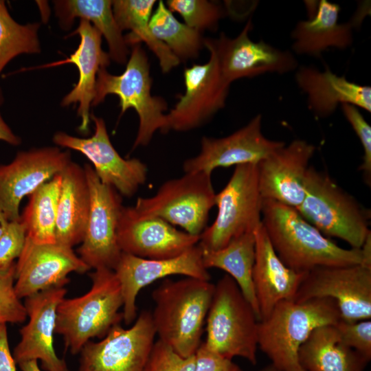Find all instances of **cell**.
Segmentation results:
<instances>
[{
  "mask_svg": "<svg viewBox=\"0 0 371 371\" xmlns=\"http://www.w3.org/2000/svg\"><path fill=\"white\" fill-rule=\"evenodd\" d=\"M151 85L148 57L140 43L132 46L122 74L113 75L102 67L97 75L92 106L102 102L107 95L115 94L120 99L121 115L131 108L138 115L139 128L133 149L147 146L156 131H165L167 103L162 98L151 94Z\"/></svg>",
  "mask_w": 371,
  "mask_h": 371,
  "instance_id": "cell-7",
  "label": "cell"
},
{
  "mask_svg": "<svg viewBox=\"0 0 371 371\" xmlns=\"http://www.w3.org/2000/svg\"><path fill=\"white\" fill-rule=\"evenodd\" d=\"M341 319L337 304L331 298L284 300L259 321L258 347L279 371H305L298 357L301 346L315 328L335 325Z\"/></svg>",
  "mask_w": 371,
  "mask_h": 371,
  "instance_id": "cell-3",
  "label": "cell"
},
{
  "mask_svg": "<svg viewBox=\"0 0 371 371\" xmlns=\"http://www.w3.org/2000/svg\"><path fill=\"white\" fill-rule=\"evenodd\" d=\"M3 94L0 89V105L3 103ZM0 141H3L7 144L16 146L19 145L21 140L19 137L13 133L12 129L4 121L0 113Z\"/></svg>",
  "mask_w": 371,
  "mask_h": 371,
  "instance_id": "cell-43",
  "label": "cell"
},
{
  "mask_svg": "<svg viewBox=\"0 0 371 371\" xmlns=\"http://www.w3.org/2000/svg\"><path fill=\"white\" fill-rule=\"evenodd\" d=\"M66 293L64 286L55 287L25 298L29 321L20 329L21 339L12 353L16 364L40 360L46 371H69L54 348L57 307Z\"/></svg>",
  "mask_w": 371,
  "mask_h": 371,
  "instance_id": "cell-21",
  "label": "cell"
},
{
  "mask_svg": "<svg viewBox=\"0 0 371 371\" xmlns=\"http://www.w3.org/2000/svg\"><path fill=\"white\" fill-rule=\"evenodd\" d=\"M95 131L89 138L57 132L53 142L83 154L93 164L100 181L115 189L121 196H133L147 179L146 165L137 158L124 159L112 145L104 120L93 113Z\"/></svg>",
  "mask_w": 371,
  "mask_h": 371,
  "instance_id": "cell-14",
  "label": "cell"
},
{
  "mask_svg": "<svg viewBox=\"0 0 371 371\" xmlns=\"http://www.w3.org/2000/svg\"><path fill=\"white\" fill-rule=\"evenodd\" d=\"M298 357L305 371H363L369 361L342 342L335 325L315 328L300 348Z\"/></svg>",
  "mask_w": 371,
  "mask_h": 371,
  "instance_id": "cell-28",
  "label": "cell"
},
{
  "mask_svg": "<svg viewBox=\"0 0 371 371\" xmlns=\"http://www.w3.org/2000/svg\"><path fill=\"white\" fill-rule=\"evenodd\" d=\"M149 25L153 35L180 60L196 58L204 47L201 32L179 22L161 0L151 15Z\"/></svg>",
  "mask_w": 371,
  "mask_h": 371,
  "instance_id": "cell-33",
  "label": "cell"
},
{
  "mask_svg": "<svg viewBox=\"0 0 371 371\" xmlns=\"http://www.w3.org/2000/svg\"><path fill=\"white\" fill-rule=\"evenodd\" d=\"M342 342L370 361L371 358V321L348 322L341 319L335 325Z\"/></svg>",
  "mask_w": 371,
  "mask_h": 371,
  "instance_id": "cell-39",
  "label": "cell"
},
{
  "mask_svg": "<svg viewBox=\"0 0 371 371\" xmlns=\"http://www.w3.org/2000/svg\"><path fill=\"white\" fill-rule=\"evenodd\" d=\"M215 284L194 278L165 279L152 293V320L159 340L183 357L194 355Z\"/></svg>",
  "mask_w": 371,
  "mask_h": 371,
  "instance_id": "cell-2",
  "label": "cell"
},
{
  "mask_svg": "<svg viewBox=\"0 0 371 371\" xmlns=\"http://www.w3.org/2000/svg\"><path fill=\"white\" fill-rule=\"evenodd\" d=\"M56 243L72 248L81 243L90 210V193L84 168L72 161L60 173Z\"/></svg>",
  "mask_w": 371,
  "mask_h": 371,
  "instance_id": "cell-26",
  "label": "cell"
},
{
  "mask_svg": "<svg viewBox=\"0 0 371 371\" xmlns=\"http://www.w3.org/2000/svg\"><path fill=\"white\" fill-rule=\"evenodd\" d=\"M195 355L183 357L170 346L155 341L144 371H194Z\"/></svg>",
  "mask_w": 371,
  "mask_h": 371,
  "instance_id": "cell-38",
  "label": "cell"
},
{
  "mask_svg": "<svg viewBox=\"0 0 371 371\" xmlns=\"http://www.w3.org/2000/svg\"><path fill=\"white\" fill-rule=\"evenodd\" d=\"M15 268L16 262L0 267V324H22L27 317L15 291Z\"/></svg>",
  "mask_w": 371,
  "mask_h": 371,
  "instance_id": "cell-36",
  "label": "cell"
},
{
  "mask_svg": "<svg viewBox=\"0 0 371 371\" xmlns=\"http://www.w3.org/2000/svg\"><path fill=\"white\" fill-rule=\"evenodd\" d=\"M19 366L22 371H41L36 360L23 362Z\"/></svg>",
  "mask_w": 371,
  "mask_h": 371,
  "instance_id": "cell-44",
  "label": "cell"
},
{
  "mask_svg": "<svg viewBox=\"0 0 371 371\" xmlns=\"http://www.w3.org/2000/svg\"><path fill=\"white\" fill-rule=\"evenodd\" d=\"M26 230L21 221H9L0 237V267L13 264L21 256L26 242Z\"/></svg>",
  "mask_w": 371,
  "mask_h": 371,
  "instance_id": "cell-40",
  "label": "cell"
},
{
  "mask_svg": "<svg viewBox=\"0 0 371 371\" xmlns=\"http://www.w3.org/2000/svg\"><path fill=\"white\" fill-rule=\"evenodd\" d=\"M262 223L280 259L295 271L308 272L318 267L345 266L363 262L361 249L339 246L294 207L263 199Z\"/></svg>",
  "mask_w": 371,
  "mask_h": 371,
  "instance_id": "cell-1",
  "label": "cell"
},
{
  "mask_svg": "<svg viewBox=\"0 0 371 371\" xmlns=\"http://www.w3.org/2000/svg\"><path fill=\"white\" fill-rule=\"evenodd\" d=\"M338 4L321 0L315 15L299 21L291 32L293 51L299 55L320 56L330 49H345L353 42L352 26L339 23Z\"/></svg>",
  "mask_w": 371,
  "mask_h": 371,
  "instance_id": "cell-27",
  "label": "cell"
},
{
  "mask_svg": "<svg viewBox=\"0 0 371 371\" xmlns=\"http://www.w3.org/2000/svg\"><path fill=\"white\" fill-rule=\"evenodd\" d=\"M91 287L84 295L64 297L56 311L55 333L60 335L66 350L79 353L91 339L103 338L123 319L120 282L113 270L95 269L90 274Z\"/></svg>",
  "mask_w": 371,
  "mask_h": 371,
  "instance_id": "cell-4",
  "label": "cell"
},
{
  "mask_svg": "<svg viewBox=\"0 0 371 371\" xmlns=\"http://www.w3.org/2000/svg\"><path fill=\"white\" fill-rule=\"evenodd\" d=\"M252 282L259 321L267 318L280 302L293 300L307 272L286 266L276 253L262 223L255 231Z\"/></svg>",
  "mask_w": 371,
  "mask_h": 371,
  "instance_id": "cell-23",
  "label": "cell"
},
{
  "mask_svg": "<svg viewBox=\"0 0 371 371\" xmlns=\"http://www.w3.org/2000/svg\"><path fill=\"white\" fill-rule=\"evenodd\" d=\"M259 371H279L276 369L272 364H269L264 368H262Z\"/></svg>",
  "mask_w": 371,
  "mask_h": 371,
  "instance_id": "cell-46",
  "label": "cell"
},
{
  "mask_svg": "<svg viewBox=\"0 0 371 371\" xmlns=\"http://www.w3.org/2000/svg\"><path fill=\"white\" fill-rule=\"evenodd\" d=\"M61 181L60 173L28 196V203L20 220L25 227L27 238L34 243H56L57 205Z\"/></svg>",
  "mask_w": 371,
  "mask_h": 371,
  "instance_id": "cell-32",
  "label": "cell"
},
{
  "mask_svg": "<svg viewBox=\"0 0 371 371\" xmlns=\"http://www.w3.org/2000/svg\"><path fill=\"white\" fill-rule=\"evenodd\" d=\"M305 197L295 208L328 238H337L361 249L371 234L370 212L329 174L309 166L304 179Z\"/></svg>",
  "mask_w": 371,
  "mask_h": 371,
  "instance_id": "cell-5",
  "label": "cell"
},
{
  "mask_svg": "<svg viewBox=\"0 0 371 371\" xmlns=\"http://www.w3.org/2000/svg\"><path fill=\"white\" fill-rule=\"evenodd\" d=\"M251 26L249 19L234 38L221 33L218 38L204 39V47L214 50L221 73L228 82L267 73L283 74L297 68V60L290 51L281 50L263 41L251 40L249 32Z\"/></svg>",
  "mask_w": 371,
  "mask_h": 371,
  "instance_id": "cell-16",
  "label": "cell"
},
{
  "mask_svg": "<svg viewBox=\"0 0 371 371\" xmlns=\"http://www.w3.org/2000/svg\"><path fill=\"white\" fill-rule=\"evenodd\" d=\"M155 3V0L112 1L113 13L121 31L130 30L124 36L126 44L133 46L144 42L158 58L162 72L168 73L181 60L153 35L150 28L149 21Z\"/></svg>",
  "mask_w": 371,
  "mask_h": 371,
  "instance_id": "cell-30",
  "label": "cell"
},
{
  "mask_svg": "<svg viewBox=\"0 0 371 371\" xmlns=\"http://www.w3.org/2000/svg\"><path fill=\"white\" fill-rule=\"evenodd\" d=\"M295 79L307 96L308 109L319 117L330 115L343 104L371 112L370 87L351 82L329 68L322 71L313 67L301 66L297 69Z\"/></svg>",
  "mask_w": 371,
  "mask_h": 371,
  "instance_id": "cell-25",
  "label": "cell"
},
{
  "mask_svg": "<svg viewBox=\"0 0 371 371\" xmlns=\"http://www.w3.org/2000/svg\"><path fill=\"white\" fill-rule=\"evenodd\" d=\"M38 23L21 25L10 16L4 1L0 0V74L5 67L22 54L41 52Z\"/></svg>",
  "mask_w": 371,
  "mask_h": 371,
  "instance_id": "cell-34",
  "label": "cell"
},
{
  "mask_svg": "<svg viewBox=\"0 0 371 371\" xmlns=\"http://www.w3.org/2000/svg\"><path fill=\"white\" fill-rule=\"evenodd\" d=\"M84 170L90 193V210L85 235L77 251L89 269L114 270L122 254L117 230L123 208L120 194L103 184L93 167L85 164Z\"/></svg>",
  "mask_w": 371,
  "mask_h": 371,
  "instance_id": "cell-10",
  "label": "cell"
},
{
  "mask_svg": "<svg viewBox=\"0 0 371 371\" xmlns=\"http://www.w3.org/2000/svg\"><path fill=\"white\" fill-rule=\"evenodd\" d=\"M202 65L194 64L183 71L185 92L166 114L164 133L183 132L202 126L225 105L230 83L223 77L214 50Z\"/></svg>",
  "mask_w": 371,
  "mask_h": 371,
  "instance_id": "cell-13",
  "label": "cell"
},
{
  "mask_svg": "<svg viewBox=\"0 0 371 371\" xmlns=\"http://www.w3.org/2000/svg\"><path fill=\"white\" fill-rule=\"evenodd\" d=\"M9 221L5 216V215L0 211V237L4 232Z\"/></svg>",
  "mask_w": 371,
  "mask_h": 371,
  "instance_id": "cell-45",
  "label": "cell"
},
{
  "mask_svg": "<svg viewBox=\"0 0 371 371\" xmlns=\"http://www.w3.org/2000/svg\"><path fill=\"white\" fill-rule=\"evenodd\" d=\"M78 34L80 44L76 50L65 60L45 65L41 68L73 63L79 71V78L73 89L62 100L63 106L78 103V115L81 119L78 129L87 133L90 122V107L95 93L98 71L110 63L109 53L101 46V33L87 20L80 19L79 25L70 35Z\"/></svg>",
  "mask_w": 371,
  "mask_h": 371,
  "instance_id": "cell-24",
  "label": "cell"
},
{
  "mask_svg": "<svg viewBox=\"0 0 371 371\" xmlns=\"http://www.w3.org/2000/svg\"><path fill=\"white\" fill-rule=\"evenodd\" d=\"M262 201L257 164L236 166L226 186L216 194L217 215L200 235L201 249L217 250L245 233L255 232L262 223Z\"/></svg>",
  "mask_w": 371,
  "mask_h": 371,
  "instance_id": "cell-8",
  "label": "cell"
},
{
  "mask_svg": "<svg viewBox=\"0 0 371 371\" xmlns=\"http://www.w3.org/2000/svg\"><path fill=\"white\" fill-rule=\"evenodd\" d=\"M255 232L245 233L217 250H203L204 267L225 271L236 282L252 306L259 320V311L252 282L255 259Z\"/></svg>",
  "mask_w": 371,
  "mask_h": 371,
  "instance_id": "cell-31",
  "label": "cell"
},
{
  "mask_svg": "<svg viewBox=\"0 0 371 371\" xmlns=\"http://www.w3.org/2000/svg\"><path fill=\"white\" fill-rule=\"evenodd\" d=\"M329 297L341 319L353 322L371 318V265L318 267L308 271L293 299Z\"/></svg>",
  "mask_w": 371,
  "mask_h": 371,
  "instance_id": "cell-12",
  "label": "cell"
},
{
  "mask_svg": "<svg viewBox=\"0 0 371 371\" xmlns=\"http://www.w3.org/2000/svg\"><path fill=\"white\" fill-rule=\"evenodd\" d=\"M89 267L72 248L55 243L39 244L26 238L24 249L16 262L15 291L19 298L63 287L72 272L83 273Z\"/></svg>",
  "mask_w": 371,
  "mask_h": 371,
  "instance_id": "cell-20",
  "label": "cell"
},
{
  "mask_svg": "<svg viewBox=\"0 0 371 371\" xmlns=\"http://www.w3.org/2000/svg\"><path fill=\"white\" fill-rule=\"evenodd\" d=\"M71 161L69 151L43 147L18 152L7 164H0V211L9 221L21 218L23 198L61 173Z\"/></svg>",
  "mask_w": 371,
  "mask_h": 371,
  "instance_id": "cell-15",
  "label": "cell"
},
{
  "mask_svg": "<svg viewBox=\"0 0 371 371\" xmlns=\"http://www.w3.org/2000/svg\"><path fill=\"white\" fill-rule=\"evenodd\" d=\"M194 355V371H243L232 359L210 350L203 342Z\"/></svg>",
  "mask_w": 371,
  "mask_h": 371,
  "instance_id": "cell-41",
  "label": "cell"
},
{
  "mask_svg": "<svg viewBox=\"0 0 371 371\" xmlns=\"http://www.w3.org/2000/svg\"><path fill=\"white\" fill-rule=\"evenodd\" d=\"M206 339L210 350L230 359L238 357L257 362L258 318L239 286L224 275L214 286L206 317Z\"/></svg>",
  "mask_w": 371,
  "mask_h": 371,
  "instance_id": "cell-6",
  "label": "cell"
},
{
  "mask_svg": "<svg viewBox=\"0 0 371 371\" xmlns=\"http://www.w3.org/2000/svg\"><path fill=\"white\" fill-rule=\"evenodd\" d=\"M16 365L10 348L7 324H0V371H16Z\"/></svg>",
  "mask_w": 371,
  "mask_h": 371,
  "instance_id": "cell-42",
  "label": "cell"
},
{
  "mask_svg": "<svg viewBox=\"0 0 371 371\" xmlns=\"http://www.w3.org/2000/svg\"><path fill=\"white\" fill-rule=\"evenodd\" d=\"M155 335L151 313L142 311L130 328L118 324L101 340L87 341L78 371H144Z\"/></svg>",
  "mask_w": 371,
  "mask_h": 371,
  "instance_id": "cell-11",
  "label": "cell"
},
{
  "mask_svg": "<svg viewBox=\"0 0 371 371\" xmlns=\"http://www.w3.org/2000/svg\"><path fill=\"white\" fill-rule=\"evenodd\" d=\"M211 175L185 172L165 181L153 196L139 197L133 207L141 216L159 217L190 234L200 236L215 206L216 193Z\"/></svg>",
  "mask_w": 371,
  "mask_h": 371,
  "instance_id": "cell-9",
  "label": "cell"
},
{
  "mask_svg": "<svg viewBox=\"0 0 371 371\" xmlns=\"http://www.w3.org/2000/svg\"><path fill=\"white\" fill-rule=\"evenodd\" d=\"M316 147L295 139L275 150L257 164L263 199L297 208L305 197L304 179Z\"/></svg>",
  "mask_w": 371,
  "mask_h": 371,
  "instance_id": "cell-22",
  "label": "cell"
},
{
  "mask_svg": "<svg viewBox=\"0 0 371 371\" xmlns=\"http://www.w3.org/2000/svg\"><path fill=\"white\" fill-rule=\"evenodd\" d=\"M55 10L62 25L70 27L74 19L80 17L92 23L108 44L109 54L118 64H124L128 55V45L118 27L109 0L55 1Z\"/></svg>",
  "mask_w": 371,
  "mask_h": 371,
  "instance_id": "cell-29",
  "label": "cell"
},
{
  "mask_svg": "<svg viewBox=\"0 0 371 371\" xmlns=\"http://www.w3.org/2000/svg\"><path fill=\"white\" fill-rule=\"evenodd\" d=\"M343 113L358 137L363 149L362 163L359 170L362 172L366 185H371V127L359 109L352 104L341 105Z\"/></svg>",
  "mask_w": 371,
  "mask_h": 371,
  "instance_id": "cell-37",
  "label": "cell"
},
{
  "mask_svg": "<svg viewBox=\"0 0 371 371\" xmlns=\"http://www.w3.org/2000/svg\"><path fill=\"white\" fill-rule=\"evenodd\" d=\"M166 6L172 12H177L185 24L201 32L214 30L224 16L222 7L206 0H168Z\"/></svg>",
  "mask_w": 371,
  "mask_h": 371,
  "instance_id": "cell-35",
  "label": "cell"
},
{
  "mask_svg": "<svg viewBox=\"0 0 371 371\" xmlns=\"http://www.w3.org/2000/svg\"><path fill=\"white\" fill-rule=\"evenodd\" d=\"M117 239L123 253L147 259H167L196 245L200 236L179 230L159 217L141 216L133 206H124Z\"/></svg>",
  "mask_w": 371,
  "mask_h": 371,
  "instance_id": "cell-19",
  "label": "cell"
},
{
  "mask_svg": "<svg viewBox=\"0 0 371 371\" xmlns=\"http://www.w3.org/2000/svg\"><path fill=\"white\" fill-rule=\"evenodd\" d=\"M113 271L121 288L126 325L131 324L137 318L139 292L155 281L174 275L210 280L198 244L177 257L167 259H147L122 252Z\"/></svg>",
  "mask_w": 371,
  "mask_h": 371,
  "instance_id": "cell-17",
  "label": "cell"
},
{
  "mask_svg": "<svg viewBox=\"0 0 371 371\" xmlns=\"http://www.w3.org/2000/svg\"><path fill=\"white\" fill-rule=\"evenodd\" d=\"M282 141L267 138L262 132V116L258 114L245 126L221 138L203 137L201 150L183 164L184 172H203L210 175L219 167L245 164H258L275 150L284 146Z\"/></svg>",
  "mask_w": 371,
  "mask_h": 371,
  "instance_id": "cell-18",
  "label": "cell"
}]
</instances>
